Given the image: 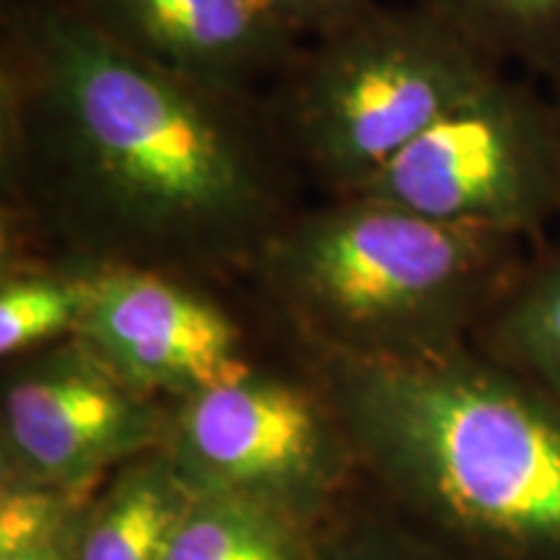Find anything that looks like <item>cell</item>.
<instances>
[{
    "label": "cell",
    "instance_id": "1",
    "mask_svg": "<svg viewBox=\"0 0 560 560\" xmlns=\"http://www.w3.org/2000/svg\"><path fill=\"white\" fill-rule=\"evenodd\" d=\"M268 102L125 50L75 0H3V236L210 280L252 270L296 213Z\"/></svg>",
    "mask_w": 560,
    "mask_h": 560
},
{
    "label": "cell",
    "instance_id": "2",
    "mask_svg": "<svg viewBox=\"0 0 560 560\" xmlns=\"http://www.w3.org/2000/svg\"><path fill=\"white\" fill-rule=\"evenodd\" d=\"M361 465L454 560H560V408L475 346L317 353Z\"/></svg>",
    "mask_w": 560,
    "mask_h": 560
},
{
    "label": "cell",
    "instance_id": "3",
    "mask_svg": "<svg viewBox=\"0 0 560 560\" xmlns=\"http://www.w3.org/2000/svg\"><path fill=\"white\" fill-rule=\"evenodd\" d=\"M527 244L340 195L296 210L252 272L317 353L392 359L472 342L527 262Z\"/></svg>",
    "mask_w": 560,
    "mask_h": 560
},
{
    "label": "cell",
    "instance_id": "4",
    "mask_svg": "<svg viewBox=\"0 0 560 560\" xmlns=\"http://www.w3.org/2000/svg\"><path fill=\"white\" fill-rule=\"evenodd\" d=\"M499 73V60L418 0L408 9L376 3L304 42L265 102L296 170L340 198L366 190Z\"/></svg>",
    "mask_w": 560,
    "mask_h": 560
},
{
    "label": "cell",
    "instance_id": "5",
    "mask_svg": "<svg viewBox=\"0 0 560 560\" xmlns=\"http://www.w3.org/2000/svg\"><path fill=\"white\" fill-rule=\"evenodd\" d=\"M355 195L433 221L537 242L560 219L548 96L499 73L420 132Z\"/></svg>",
    "mask_w": 560,
    "mask_h": 560
},
{
    "label": "cell",
    "instance_id": "6",
    "mask_svg": "<svg viewBox=\"0 0 560 560\" xmlns=\"http://www.w3.org/2000/svg\"><path fill=\"white\" fill-rule=\"evenodd\" d=\"M164 450L195 493L257 501L310 524L353 465L327 397L255 366L182 397Z\"/></svg>",
    "mask_w": 560,
    "mask_h": 560
},
{
    "label": "cell",
    "instance_id": "7",
    "mask_svg": "<svg viewBox=\"0 0 560 560\" xmlns=\"http://www.w3.org/2000/svg\"><path fill=\"white\" fill-rule=\"evenodd\" d=\"M3 480L86 501L125 462L161 450L170 418L81 338L11 359L3 380Z\"/></svg>",
    "mask_w": 560,
    "mask_h": 560
},
{
    "label": "cell",
    "instance_id": "8",
    "mask_svg": "<svg viewBox=\"0 0 560 560\" xmlns=\"http://www.w3.org/2000/svg\"><path fill=\"white\" fill-rule=\"evenodd\" d=\"M75 338L149 397H182L247 374L244 330L206 280L100 265Z\"/></svg>",
    "mask_w": 560,
    "mask_h": 560
},
{
    "label": "cell",
    "instance_id": "9",
    "mask_svg": "<svg viewBox=\"0 0 560 560\" xmlns=\"http://www.w3.org/2000/svg\"><path fill=\"white\" fill-rule=\"evenodd\" d=\"M125 50L200 86L260 96L276 86L304 37L262 0H75Z\"/></svg>",
    "mask_w": 560,
    "mask_h": 560
},
{
    "label": "cell",
    "instance_id": "10",
    "mask_svg": "<svg viewBox=\"0 0 560 560\" xmlns=\"http://www.w3.org/2000/svg\"><path fill=\"white\" fill-rule=\"evenodd\" d=\"M192 499L164 446L138 454L83 503L73 560H166Z\"/></svg>",
    "mask_w": 560,
    "mask_h": 560
},
{
    "label": "cell",
    "instance_id": "11",
    "mask_svg": "<svg viewBox=\"0 0 560 560\" xmlns=\"http://www.w3.org/2000/svg\"><path fill=\"white\" fill-rule=\"evenodd\" d=\"M472 342L560 408V244L532 252Z\"/></svg>",
    "mask_w": 560,
    "mask_h": 560
},
{
    "label": "cell",
    "instance_id": "12",
    "mask_svg": "<svg viewBox=\"0 0 560 560\" xmlns=\"http://www.w3.org/2000/svg\"><path fill=\"white\" fill-rule=\"evenodd\" d=\"M100 265L75 257L3 252L0 355L5 361L75 338L86 317Z\"/></svg>",
    "mask_w": 560,
    "mask_h": 560
},
{
    "label": "cell",
    "instance_id": "13",
    "mask_svg": "<svg viewBox=\"0 0 560 560\" xmlns=\"http://www.w3.org/2000/svg\"><path fill=\"white\" fill-rule=\"evenodd\" d=\"M312 527L265 503L195 493L166 560H314Z\"/></svg>",
    "mask_w": 560,
    "mask_h": 560
},
{
    "label": "cell",
    "instance_id": "14",
    "mask_svg": "<svg viewBox=\"0 0 560 560\" xmlns=\"http://www.w3.org/2000/svg\"><path fill=\"white\" fill-rule=\"evenodd\" d=\"M490 58L560 81V0H418Z\"/></svg>",
    "mask_w": 560,
    "mask_h": 560
},
{
    "label": "cell",
    "instance_id": "15",
    "mask_svg": "<svg viewBox=\"0 0 560 560\" xmlns=\"http://www.w3.org/2000/svg\"><path fill=\"white\" fill-rule=\"evenodd\" d=\"M314 560H454L439 550L436 545L408 532L361 527L353 532H340L327 542H317Z\"/></svg>",
    "mask_w": 560,
    "mask_h": 560
},
{
    "label": "cell",
    "instance_id": "16",
    "mask_svg": "<svg viewBox=\"0 0 560 560\" xmlns=\"http://www.w3.org/2000/svg\"><path fill=\"white\" fill-rule=\"evenodd\" d=\"M262 3L293 32L312 39L355 19L380 0H262Z\"/></svg>",
    "mask_w": 560,
    "mask_h": 560
},
{
    "label": "cell",
    "instance_id": "17",
    "mask_svg": "<svg viewBox=\"0 0 560 560\" xmlns=\"http://www.w3.org/2000/svg\"><path fill=\"white\" fill-rule=\"evenodd\" d=\"M79 514H75L68 524H62L60 529H55L52 535L42 537L37 542L24 545V548L0 550V560H73V537L75 524H79Z\"/></svg>",
    "mask_w": 560,
    "mask_h": 560
},
{
    "label": "cell",
    "instance_id": "18",
    "mask_svg": "<svg viewBox=\"0 0 560 560\" xmlns=\"http://www.w3.org/2000/svg\"><path fill=\"white\" fill-rule=\"evenodd\" d=\"M550 120H552V138H556V161H558V190H560V81L550 86Z\"/></svg>",
    "mask_w": 560,
    "mask_h": 560
}]
</instances>
